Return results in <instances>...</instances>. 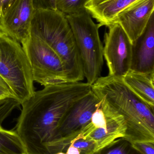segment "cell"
<instances>
[{"label": "cell", "mask_w": 154, "mask_h": 154, "mask_svg": "<svg viewBox=\"0 0 154 154\" xmlns=\"http://www.w3.org/2000/svg\"><path fill=\"white\" fill-rule=\"evenodd\" d=\"M89 0H56L57 11L66 15L87 11L85 5Z\"/></svg>", "instance_id": "17"}, {"label": "cell", "mask_w": 154, "mask_h": 154, "mask_svg": "<svg viewBox=\"0 0 154 154\" xmlns=\"http://www.w3.org/2000/svg\"><path fill=\"white\" fill-rule=\"evenodd\" d=\"M138 0H89L85 8L99 23V28L113 24L116 17Z\"/></svg>", "instance_id": "13"}, {"label": "cell", "mask_w": 154, "mask_h": 154, "mask_svg": "<svg viewBox=\"0 0 154 154\" xmlns=\"http://www.w3.org/2000/svg\"><path fill=\"white\" fill-rule=\"evenodd\" d=\"M91 123L96 128H106V121L100 102L99 106L92 115Z\"/></svg>", "instance_id": "19"}, {"label": "cell", "mask_w": 154, "mask_h": 154, "mask_svg": "<svg viewBox=\"0 0 154 154\" xmlns=\"http://www.w3.org/2000/svg\"><path fill=\"white\" fill-rule=\"evenodd\" d=\"M73 32L83 66L84 77L92 85L100 77L103 64V46L96 24L87 11L66 15Z\"/></svg>", "instance_id": "5"}, {"label": "cell", "mask_w": 154, "mask_h": 154, "mask_svg": "<svg viewBox=\"0 0 154 154\" xmlns=\"http://www.w3.org/2000/svg\"><path fill=\"white\" fill-rule=\"evenodd\" d=\"M21 45L30 63L33 81L44 87L67 82L61 59L45 42L30 34Z\"/></svg>", "instance_id": "6"}, {"label": "cell", "mask_w": 154, "mask_h": 154, "mask_svg": "<svg viewBox=\"0 0 154 154\" xmlns=\"http://www.w3.org/2000/svg\"><path fill=\"white\" fill-rule=\"evenodd\" d=\"M34 11L57 10L56 0H31Z\"/></svg>", "instance_id": "20"}, {"label": "cell", "mask_w": 154, "mask_h": 154, "mask_svg": "<svg viewBox=\"0 0 154 154\" xmlns=\"http://www.w3.org/2000/svg\"><path fill=\"white\" fill-rule=\"evenodd\" d=\"M154 11V0H138L121 12L113 24L121 26L133 44L145 29Z\"/></svg>", "instance_id": "10"}, {"label": "cell", "mask_w": 154, "mask_h": 154, "mask_svg": "<svg viewBox=\"0 0 154 154\" xmlns=\"http://www.w3.org/2000/svg\"><path fill=\"white\" fill-rule=\"evenodd\" d=\"M80 82L44 87L24 101L15 126L27 154H56L67 148L58 128L68 110L91 91Z\"/></svg>", "instance_id": "1"}, {"label": "cell", "mask_w": 154, "mask_h": 154, "mask_svg": "<svg viewBox=\"0 0 154 154\" xmlns=\"http://www.w3.org/2000/svg\"><path fill=\"white\" fill-rule=\"evenodd\" d=\"M71 144L78 149L80 154H94L95 153V144L89 138L83 139L78 136L71 142Z\"/></svg>", "instance_id": "18"}, {"label": "cell", "mask_w": 154, "mask_h": 154, "mask_svg": "<svg viewBox=\"0 0 154 154\" xmlns=\"http://www.w3.org/2000/svg\"><path fill=\"white\" fill-rule=\"evenodd\" d=\"M10 98H15V96L9 85L0 76V101Z\"/></svg>", "instance_id": "21"}, {"label": "cell", "mask_w": 154, "mask_h": 154, "mask_svg": "<svg viewBox=\"0 0 154 154\" xmlns=\"http://www.w3.org/2000/svg\"><path fill=\"white\" fill-rule=\"evenodd\" d=\"M0 76L20 105L35 91L30 66L21 44L1 31Z\"/></svg>", "instance_id": "4"}, {"label": "cell", "mask_w": 154, "mask_h": 154, "mask_svg": "<svg viewBox=\"0 0 154 154\" xmlns=\"http://www.w3.org/2000/svg\"><path fill=\"white\" fill-rule=\"evenodd\" d=\"M34 12L31 0H17L0 16V31L22 44L30 35Z\"/></svg>", "instance_id": "9"}, {"label": "cell", "mask_w": 154, "mask_h": 154, "mask_svg": "<svg viewBox=\"0 0 154 154\" xmlns=\"http://www.w3.org/2000/svg\"><path fill=\"white\" fill-rule=\"evenodd\" d=\"M100 102L105 117L106 128H96L87 137L95 143V153L116 139L124 138L127 130L123 117L111 109L106 104Z\"/></svg>", "instance_id": "12"}, {"label": "cell", "mask_w": 154, "mask_h": 154, "mask_svg": "<svg viewBox=\"0 0 154 154\" xmlns=\"http://www.w3.org/2000/svg\"><path fill=\"white\" fill-rule=\"evenodd\" d=\"M91 90L100 101L123 117L127 127L124 138L131 143H154V110L127 86L122 77H99Z\"/></svg>", "instance_id": "2"}, {"label": "cell", "mask_w": 154, "mask_h": 154, "mask_svg": "<svg viewBox=\"0 0 154 154\" xmlns=\"http://www.w3.org/2000/svg\"><path fill=\"white\" fill-rule=\"evenodd\" d=\"M131 144L142 154H154V143L134 142Z\"/></svg>", "instance_id": "22"}, {"label": "cell", "mask_w": 154, "mask_h": 154, "mask_svg": "<svg viewBox=\"0 0 154 154\" xmlns=\"http://www.w3.org/2000/svg\"><path fill=\"white\" fill-rule=\"evenodd\" d=\"M122 78L137 96L154 109V72L141 73L130 69Z\"/></svg>", "instance_id": "14"}, {"label": "cell", "mask_w": 154, "mask_h": 154, "mask_svg": "<svg viewBox=\"0 0 154 154\" xmlns=\"http://www.w3.org/2000/svg\"><path fill=\"white\" fill-rule=\"evenodd\" d=\"M30 34L42 40L58 54L65 68L67 82L84 80L81 59L66 15L57 10L34 11Z\"/></svg>", "instance_id": "3"}, {"label": "cell", "mask_w": 154, "mask_h": 154, "mask_svg": "<svg viewBox=\"0 0 154 154\" xmlns=\"http://www.w3.org/2000/svg\"><path fill=\"white\" fill-rule=\"evenodd\" d=\"M17 0H0V16L14 4Z\"/></svg>", "instance_id": "23"}, {"label": "cell", "mask_w": 154, "mask_h": 154, "mask_svg": "<svg viewBox=\"0 0 154 154\" xmlns=\"http://www.w3.org/2000/svg\"><path fill=\"white\" fill-rule=\"evenodd\" d=\"M94 154H142L132 144L124 138H119Z\"/></svg>", "instance_id": "16"}, {"label": "cell", "mask_w": 154, "mask_h": 154, "mask_svg": "<svg viewBox=\"0 0 154 154\" xmlns=\"http://www.w3.org/2000/svg\"><path fill=\"white\" fill-rule=\"evenodd\" d=\"M100 101L91 91L68 110L58 128L59 134L67 148L91 122L92 115Z\"/></svg>", "instance_id": "8"}, {"label": "cell", "mask_w": 154, "mask_h": 154, "mask_svg": "<svg viewBox=\"0 0 154 154\" xmlns=\"http://www.w3.org/2000/svg\"><path fill=\"white\" fill-rule=\"evenodd\" d=\"M131 70L154 72V14L142 35L132 44Z\"/></svg>", "instance_id": "11"}, {"label": "cell", "mask_w": 154, "mask_h": 154, "mask_svg": "<svg viewBox=\"0 0 154 154\" xmlns=\"http://www.w3.org/2000/svg\"><path fill=\"white\" fill-rule=\"evenodd\" d=\"M56 154H66V153H64L63 152H60L58 153H56Z\"/></svg>", "instance_id": "25"}, {"label": "cell", "mask_w": 154, "mask_h": 154, "mask_svg": "<svg viewBox=\"0 0 154 154\" xmlns=\"http://www.w3.org/2000/svg\"><path fill=\"white\" fill-rule=\"evenodd\" d=\"M66 154H80V152L77 148L70 144L68 147Z\"/></svg>", "instance_id": "24"}, {"label": "cell", "mask_w": 154, "mask_h": 154, "mask_svg": "<svg viewBox=\"0 0 154 154\" xmlns=\"http://www.w3.org/2000/svg\"><path fill=\"white\" fill-rule=\"evenodd\" d=\"M0 154H27L25 146L16 131L0 125Z\"/></svg>", "instance_id": "15"}, {"label": "cell", "mask_w": 154, "mask_h": 154, "mask_svg": "<svg viewBox=\"0 0 154 154\" xmlns=\"http://www.w3.org/2000/svg\"><path fill=\"white\" fill-rule=\"evenodd\" d=\"M105 33L103 56L108 69V75L122 77L131 69L132 44L121 26L114 23Z\"/></svg>", "instance_id": "7"}]
</instances>
